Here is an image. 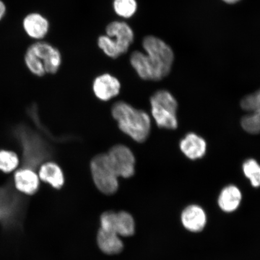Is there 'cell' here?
<instances>
[{"label":"cell","mask_w":260,"mask_h":260,"mask_svg":"<svg viewBox=\"0 0 260 260\" xmlns=\"http://www.w3.org/2000/svg\"><path fill=\"white\" fill-rule=\"evenodd\" d=\"M142 46L146 67V80L159 81L170 73L174 61L173 50L161 39L149 35L144 38Z\"/></svg>","instance_id":"1"},{"label":"cell","mask_w":260,"mask_h":260,"mask_svg":"<svg viewBox=\"0 0 260 260\" xmlns=\"http://www.w3.org/2000/svg\"><path fill=\"white\" fill-rule=\"evenodd\" d=\"M112 115L119 129L133 141L143 143L147 140L151 132V119L144 110L119 102L112 106Z\"/></svg>","instance_id":"2"},{"label":"cell","mask_w":260,"mask_h":260,"mask_svg":"<svg viewBox=\"0 0 260 260\" xmlns=\"http://www.w3.org/2000/svg\"><path fill=\"white\" fill-rule=\"evenodd\" d=\"M24 60L32 74L42 77L57 73L61 64V55L57 48L47 42H37L28 48Z\"/></svg>","instance_id":"3"},{"label":"cell","mask_w":260,"mask_h":260,"mask_svg":"<svg viewBox=\"0 0 260 260\" xmlns=\"http://www.w3.org/2000/svg\"><path fill=\"white\" fill-rule=\"evenodd\" d=\"M14 135L22 149L23 167L34 170L50 156V148L46 142L28 126H17Z\"/></svg>","instance_id":"4"},{"label":"cell","mask_w":260,"mask_h":260,"mask_svg":"<svg viewBox=\"0 0 260 260\" xmlns=\"http://www.w3.org/2000/svg\"><path fill=\"white\" fill-rule=\"evenodd\" d=\"M152 116L158 127L175 129L178 126L177 100L165 90H160L151 97Z\"/></svg>","instance_id":"5"},{"label":"cell","mask_w":260,"mask_h":260,"mask_svg":"<svg viewBox=\"0 0 260 260\" xmlns=\"http://www.w3.org/2000/svg\"><path fill=\"white\" fill-rule=\"evenodd\" d=\"M90 167L94 183L99 190L106 194L115 193L118 189V177L113 171L107 154L95 156Z\"/></svg>","instance_id":"6"},{"label":"cell","mask_w":260,"mask_h":260,"mask_svg":"<svg viewBox=\"0 0 260 260\" xmlns=\"http://www.w3.org/2000/svg\"><path fill=\"white\" fill-rule=\"evenodd\" d=\"M106 154L117 176L129 178L134 175L136 158L128 146L121 144L115 145Z\"/></svg>","instance_id":"7"},{"label":"cell","mask_w":260,"mask_h":260,"mask_svg":"<svg viewBox=\"0 0 260 260\" xmlns=\"http://www.w3.org/2000/svg\"><path fill=\"white\" fill-rule=\"evenodd\" d=\"M101 229L115 233L119 236L129 237L134 235L135 223L133 217L125 211L106 212L101 217Z\"/></svg>","instance_id":"8"},{"label":"cell","mask_w":260,"mask_h":260,"mask_svg":"<svg viewBox=\"0 0 260 260\" xmlns=\"http://www.w3.org/2000/svg\"><path fill=\"white\" fill-rule=\"evenodd\" d=\"M241 107L250 112L242 119V126L250 134L260 133V89L242 100Z\"/></svg>","instance_id":"9"},{"label":"cell","mask_w":260,"mask_h":260,"mask_svg":"<svg viewBox=\"0 0 260 260\" xmlns=\"http://www.w3.org/2000/svg\"><path fill=\"white\" fill-rule=\"evenodd\" d=\"M22 202L11 186L0 187V223H9L20 213Z\"/></svg>","instance_id":"10"},{"label":"cell","mask_w":260,"mask_h":260,"mask_svg":"<svg viewBox=\"0 0 260 260\" xmlns=\"http://www.w3.org/2000/svg\"><path fill=\"white\" fill-rule=\"evenodd\" d=\"M92 88L98 99L103 102H108L119 95L121 85L116 77L105 73L95 78L93 82Z\"/></svg>","instance_id":"11"},{"label":"cell","mask_w":260,"mask_h":260,"mask_svg":"<svg viewBox=\"0 0 260 260\" xmlns=\"http://www.w3.org/2000/svg\"><path fill=\"white\" fill-rule=\"evenodd\" d=\"M107 36L113 39L121 54L128 51L135 40V34L131 27L125 22L113 21L107 25Z\"/></svg>","instance_id":"12"},{"label":"cell","mask_w":260,"mask_h":260,"mask_svg":"<svg viewBox=\"0 0 260 260\" xmlns=\"http://www.w3.org/2000/svg\"><path fill=\"white\" fill-rule=\"evenodd\" d=\"M14 184L19 192L32 195L37 193L40 186V178L34 170L24 167L14 175Z\"/></svg>","instance_id":"13"},{"label":"cell","mask_w":260,"mask_h":260,"mask_svg":"<svg viewBox=\"0 0 260 260\" xmlns=\"http://www.w3.org/2000/svg\"><path fill=\"white\" fill-rule=\"evenodd\" d=\"M181 220L185 229L191 232H199L206 225L207 216L203 208L191 205L183 210Z\"/></svg>","instance_id":"14"},{"label":"cell","mask_w":260,"mask_h":260,"mask_svg":"<svg viewBox=\"0 0 260 260\" xmlns=\"http://www.w3.org/2000/svg\"><path fill=\"white\" fill-rule=\"evenodd\" d=\"M180 147L187 158L191 160H197L202 158L206 154L207 144L200 136L191 133L181 140Z\"/></svg>","instance_id":"15"},{"label":"cell","mask_w":260,"mask_h":260,"mask_svg":"<svg viewBox=\"0 0 260 260\" xmlns=\"http://www.w3.org/2000/svg\"><path fill=\"white\" fill-rule=\"evenodd\" d=\"M24 30L31 38L41 40L48 34L50 24L47 18L37 13L25 16L23 21Z\"/></svg>","instance_id":"16"},{"label":"cell","mask_w":260,"mask_h":260,"mask_svg":"<svg viewBox=\"0 0 260 260\" xmlns=\"http://www.w3.org/2000/svg\"><path fill=\"white\" fill-rule=\"evenodd\" d=\"M38 175L40 180L56 189H59L63 186V172L56 162L47 161L42 164L39 171Z\"/></svg>","instance_id":"17"},{"label":"cell","mask_w":260,"mask_h":260,"mask_svg":"<svg viewBox=\"0 0 260 260\" xmlns=\"http://www.w3.org/2000/svg\"><path fill=\"white\" fill-rule=\"evenodd\" d=\"M242 199V195L239 188L234 185H230L221 191L218 205L220 209L225 212H233L238 209Z\"/></svg>","instance_id":"18"},{"label":"cell","mask_w":260,"mask_h":260,"mask_svg":"<svg viewBox=\"0 0 260 260\" xmlns=\"http://www.w3.org/2000/svg\"><path fill=\"white\" fill-rule=\"evenodd\" d=\"M97 242L100 249L107 254H117L123 249V243L119 236L109 231L100 229L98 233Z\"/></svg>","instance_id":"19"},{"label":"cell","mask_w":260,"mask_h":260,"mask_svg":"<svg viewBox=\"0 0 260 260\" xmlns=\"http://www.w3.org/2000/svg\"><path fill=\"white\" fill-rule=\"evenodd\" d=\"M113 6L116 14L123 18L132 17L138 10L136 0H114Z\"/></svg>","instance_id":"20"},{"label":"cell","mask_w":260,"mask_h":260,"mask_svg":"<svg viewBox=\"0 0 260 260\" xmlns=\"http://www.w3.org/2000/svg\"><path fill=\"white\" fill-rule=\"evenodd\" d=\"M242 169L245 177L254 187H260V165L254 159L249 158L243 162Z\"/></svg>","instance_id":"21"},{"label":"cell","mask_w":260,"mask_h":260,"mask_svg":"<svg viewBox=\"0 0 260 260\" xmlns=\"http://www.w3.org/2000/svg\"><path fill=\"white\" fill-rule=\"evenodd\" d=\"M19 164V159L15 152L0 150V171L9 173L16 170Z\"/></svg>","instance_id":"22"},{"label":"cell","mask_w":260,"mask_h":260,"mask_svg":"<svg viewBox=\"0 0 260 260\" xmlns=\"http://www.w3.org/2000/svg\"><path fill=\"white\" fill-rule=\"evenodd\" d=\"M98 45L106 56L110 58H117L122 55L116 42L108 36H101L98 40Z\"/></svg>","instance_id":"23"},{"label":"cell","mask_w":260,"mask_h":260,"mask_svg":"<svg viewBox=\"0 0 260 260\" xmlns=\"http://www.w3.org/2000/svg\"><path fill=\"white\" fill-rule=\"evenodd\" d=\"M6 8L5 3L0 0V21L4 18L6 15Z\"/></svg>","instance_id":"24"},{"label":"cell","mask_w":260,"mask_h":260,"mask_svg":"<svg viewBox=\"0 0 260 260\" xmlns=\"http://www.w3.org/2000/svg\"><path fill=\"white\" fill-rule=\"evenodd\" d=\"M222 1L227 3V4L234 5L240 1H241V0H222Z\"/></svg>","instance_id":"25"}]
</instances>
